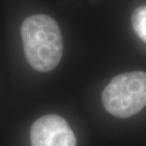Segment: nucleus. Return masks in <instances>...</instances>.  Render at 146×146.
<instances>
[{"label":"nucleus","instance_id":"obj_1","mask_svg":"<svg viewBox=\"0 0 146 146\" xmlns=\"http://www.w3.org/2000/svg\"><path fill=\"white\" fill-rule=\"evenodd\" d=\"M24 53L31 67L50 72L63 54V39L58 23L51 16L36 14L27 17L21 27Z\"/></svg>","mask_w":146,"mask_h":146},{"label":"nucleus","instance_id":"obj_2","mask_svg":"<svg viewBox=\"0 0 146 146\" xmlns=\"http://www.w3.org/2000/svg\"><path fill=\"white\" fill-rule=\"evenodd\" d=\"M105 110L118 118H129L146 106V73L120 74L110 80L103 90Z\"/></svg>","mask_w":146,"mask_h":146},{"label":"nucleus","instance_id":"obj_3","mask_svg":"<svg viewBox=\"0 0 146 146\" xmlns=\"http://www.w3.org/2000/svg\"><path fill=\"white\" fill-rule=\"evenodd\" d=\"M31 146H76V137L67 121L58 115H46L31 125Z\"/></svg>","mask_w":146,"mask_h":146},{"label":"nucleus","instance_id":"obj_4","mask_svg":"<svg viewBox=\"0 0 146 146\" xmlns=\"http://www.w3.org/2000/svg\"><path fill=\"white\" fill-rule=\"evenodd\" d=\"M131 21L136 35L146 43V5L136 8L132 13Z\"/></svg>","mask_w":146,"mask_h":146}]
</instances>
